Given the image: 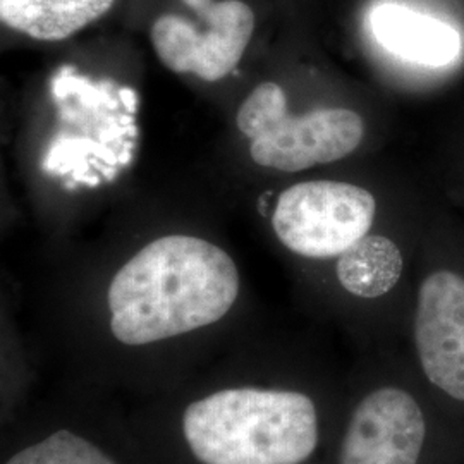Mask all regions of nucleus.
<instances>
[{
  "label": "nucleus",
  "mask_w": 464,
  "mask_h": 464,
  "mask_svg": "<svg viewBox=\"0 0 464 464\" xmlns=\"http://www.w3.org/2000/svg\"><path fill=\"white\" fill-rule=\"evenodd\" d=\"M231 255L193 236H164L117 270L107 289L111 334L145 348L220 322L239 298Z\"/></svg>",
  "instance_id": "obj_1"
},
{
  "label": "nucleus",
  "mask_w": 464,
  "mask_h": 464,
  "mask_svg": "<svg viewBox=\"0 0 464 464\" xmlns=\"http://www.w3.org/2000/svg\"><path fill=\"white\" fill-rule=\"evenodd\" d=\"M179 431L198 464H304L320 442L315 401L276 385L216 389L184 406Z\"/></svg>",
  "instance_id": "obj_2"
},
{
  "label": "nucleus",
  "mask_w": 464,
  "mask_h": 464,
  "mask_svg": "<svg viewBox=\"0 0 464 464\" xmlns=\"http://www.w3.org/2000/svg\"><path fill=\"white\" fill-rule=\"evenodd\" d=\"M239 131L251 140L249 155L256 166L299 172L351 155L365 136V122L349 109H315L289 116L282 86L258 84L241 103Z\"/></svg>",
  "instance_id": "obj_3"
},
{
  "label": "nucleus",
  "mask_w": 464,
  "mask_h": 464,
  "mask_svg": "<svg viewBox=\"0 0 464 464\" xmlns=\"http://www.w3.org/2000/svg\"><path fill=\"white\" fill-rule=\"evenodd\" d=\"M377 212L370 191L339 181H308L282 193L272 227L282 245L304 258L341 256L368 234Z\"/></svg>",
  "instance_id": "obj_4"
},
{
  "label": "nucleus",
  "mask_w": 464,
  "mask_h": 464,
  "mask_svg": "<svg viewBox=\"0 0 464 464\" xmlns=\"http://www.w3.org/2000/svg\"><path fill=\"white\" fill-rule=\"evenodd\" d=\"M425 433V416L411 394L375 389L351 413L339 464H418Z\"/></svg>",
  "instance_id": "obj_5"
},
{
  "label": "nucleus",
  "mask_w": 464,
  "mask_h": 464,
  "mask_svg": "<svg viewBox=\"0 0 464 464\" xmlns=\"http://www.w3.org/2000/svg\"><path fill=\"white\" fill-rule=\"evenodd\" d=\"M418 358L427 379L464 401V279L439 270L421 282L415 318Z\"/></svg>",
  "instance_id": "obj_6"
},
{
  "label": "nucleus",
  "mask_w": 464,
  "mask_h": 464,
  "mask_svg": "<svg viewBox=\"0 0 464 464\" xmlns=\"http://www.w3.org/2000/svg\"><path fill=\"white\" fill-rule=\"evenodd\" d=\"M370 30L382 49L420 66H449L463 52V36L454 24L398 2L375 5Z\"/></svg>",
  "instance_id": "obj_7"
},
{
  "label": "nucleus",
  "mask_w": 464,
  "mask_h": 464,
  "mask_svg": "<svg viewBox=\"0 0 464 464\" xmlns=\"http://www.w3.org/2000/svg\"><path fill=\"white\" fill-rule=\"evenodd\" d=\"M201 16L208 23V30L198 34L189 74L214 83L241 63L255 32V14L241 0H222L214 2Z\"/></svg>",
  "instance_id": "obj_8"
},
{
  "label": "nucleus",
  "mask_w": 464,
  "mask_h": 464,
  "mask_svg": "<svg viewBox=\"0 0 464 464\" xmlns=\"http://www.w3.org/2000/svg\"><path fill=\"white\" fill-rule=\"evenodd\" d=\"M114 0H0L2 23L42 42H61L107 14Z\"/></svg>",
  "instance_id": "obj_9"
},
{
  "label": "nucleus",
  "mask_w": 464,
  "mask_h": 464,
  "mask_svg": "<svg viewBox=\"0 0 464 464\" xmlns=\"http://www.w3.org/2000/svg\"><path fill=\"white\" fill-rule=\"evenodd\" d=\"M404 270L398 245L381 234H366L337 260V281L356 298L375 299L394 289Z\"/></svg>",
  "instance_id": "obj_10"
},
{
  "label": "nucleus",
  "mask_w": 464,
  "mask_h": 464,
  "mask_svg": "<svg viewBox=\"0 0 464 464\" xmlns=\"http://www.w3.org/2000/svg\"><path fill=\"white\" fill-rule=\"evenodd\" d=\"M4 464H121L80 431L59 429L14 450Z\"/></svg>",
  "instance_id": "obj_11"
},
{
  "label": "nucleus",
  "mask_w": 464,
  "mask_h": 464,
  "mask_svg": "<svg viewBox=\"0 0 464 464\" xmlns=\"http://www.w3.org/2000/svg\"><path fill=\"white\" fill-rule=\"evenodd\" d=\"M183 2L189 9L197 11L198 14H205L214 4V0H183Z\"/></svg>",
  "instance_id": "obj_12"
},
{
  "label": "nucleus",
  "mask_w": 464,
  "mask_h": 464,
  "mask_svg": "<svg viewBox=\"0 0 464 464\" xmlns=\"http://www.w3.org/2000/svg\"><path fill=\"white\" fill-rule=\"evenodd\" d=\"M121 97L124 100V103H126V107L130 109V111H134L136 109V99H134V93L131 90H122L121 92Z\"/></svg>",
  "instance_id": "obj_13"
}]
</instances>
